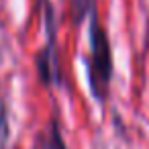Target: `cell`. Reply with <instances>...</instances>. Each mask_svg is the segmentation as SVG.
Listing matches in <instances>:
<instances>
[{
    "instance_id": "3",
    "label": "cell",
    "mask_w": 149,
    "mask_h": 149,
    "mask_svg": "<svg viewBox=\"0 0 149 149\" xmlns=\"http://www.w3.org/2000/svg\"><path fill=\"white\" fill-rule=\"evenodd\" d=\"M94 13V0H72V19L74 23H82L86 15Z\"/></svg>"
},
{
    "instance_id": "4",
    "label": "cell",
    "mask_w": 149,
    "mask_h": 149,
    "mask_svg": "<svg viewBox=\"0 0 149 149\" xmlns=\"http://www.w3.org/2000/svg\"><path fill=\"white\" fill-rule=\"evenodd\" d=\"M8 133H10V127H8V110H6V102L2 100V96H0V149H6Z\"/></svg>"
},
{
    "instance_id": "1",
    "label": "cell",
    "mask_w": 149,
    "mask_h": 149,
    "mask_svg": "<svg viewBox=\"0 0 149 149\" xmlns=\"http://www.w3.org/2000/svg\"><path fill=\"white\" fill-rule=\"evenodd\" d=\"M90 90L96 100L104 102L112 78V55H110V43L96 19V10L92 13L90 23Z\"/></svg>"
},
{
    "instance_id": "2",
    "label": "cell",
    "mask_w": 149,
    "mask_h": 149,
    "mask_svg": "<svg viewBox=\"0 0 149 149\" xmlns=\"http://www.w3.org/2000/svg\"><path fill=\"white\" fill-rule=\"evenodd\" d=\"M39 149H68L65 141L61 137V131H59L55 120H51L49 127L43 131V135L39 139Z\"/></svg>"
}]
</instances>
